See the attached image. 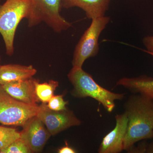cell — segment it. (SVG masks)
Listing matches in <instances>:
<instances>
[{"label":"cell","mask_w":153,"mask_h":153,"mask_svg":"<svg viewBox=\"0 0 153 153\" xmlns=\"http://www.w3.org/2000/svg\"><path fill=\"white\" fill-rule=\"evenodd\" d=\"M123 107L128 120L124 150L128 152L137 142L153 138V100L133 94Z\"/></svg>","instance_id":"cell-1"},{"label":"cell","mask_w":153,"mask_h":153,"mask_svg":"<svg viewBox=\"0 0 153 153\" xmlns=\"http://www.w3.org/2000/svg\"><path fill=\"white\" fill-rule=\"evenodd\" d=\"M34 15L33 0H6L0 5V34L4 42L6 54L14 53V39L18 26L23 19H27L32 27Z\"/></svg>","instance_id":"cell-2"},{"label":"cell","mask_w":153,"mask_h":153,"mask_svg":"<svg viewBox=\"0 0 153 153\" xmlns=\"http://www.w3.org/2000/svg\"><path fill=\"white\" fill-rule=\"evenodd\" d=\"M68 78L73 86L71 95L77 98H93L108 112H112L114 109L115 101L122 100L125 95V93H114L99 85L92 76L82 68L72 67Z\"/></svg>","instance_id":"cell-3"},{"label":"cell","mask_w":153,"mask_h":153,"mask_svg":"<svg viewBox=\"0 0 153 153\" xmlns=\"http://www.w3.org/2000/svg\"><path fill=\"white\" fill-rule=\"evenodd\" d=\"M110 20L109 17L105 16L91 20L90 26L83 33L75 47L72 61L73 67L82 68L85 60L98 54L99 39L102 31L109 23Z\"/></svg>","instance_id":"cell-4"},{"label":"cell","mask_w":153,"mask_h":153,"mask_svg":"<svg viewBox=\"0 0 153 153\" xmlns=\"http://www.w3.org/2000/svg\"><path fill=\"white\" fill-rule=\"evenodd\" d=\"M38 106L17 100L0 85V123L23 127L31 118L36 115Z\"/></svg>","instance_id":"cell-5"},{"label":"cell","mask_w":153,"mask_h":153,"mask_svg":"<svg viewBox=\"0 0 153 153\" xmlns=\"http://www.w3.org/2000/svg\"><path fill=\"white\" fill-rule=\"evenodd\" d=\"M34 6L32 27L44 22L54 32L60 33L71 27L72 24L60 14L61 0H33Z\"/></svg>","instance_id":"cell-6"},{"label":"cell","mask_w":153,"mask_h":153,"mask_svg":"<svg viewBox=\"0 0 153 153\" xmlns=\"http://www.w3.org/2000/svg\"><path fill=\"white\" fill-rule=\"evenodd\" d=\"M36 116L42 121L52 136L81 124V120L71 110L67 108L59 111L52 110L46 103L39 105Z\"/></svg>","instance_id":"cell-7"},{"label":"cell","mask_w":153,"mask_h":153,"mask_svg":"<svg viewBox=\"0 0 153 153\" xmlns=\"http://www.w3.org/2000/svg\"><path fill=\"white\" fill-rule=\"evenodd\" d=\"M23 127L20 132V138L27 145L32 153L42 151L52 136L36 115L29 120Z\"/></svg>","instance_id":"cell-8"},{"label":"cell","mask_w":153,"mask_h":153,"mask_svg":"<svg viewBox=\"0 0 153 153\" xmlns=\"http://www.w3.org/2000/svg\"><path fill=\"white\" fill-rule=\"evenodd\" d=\"M115 118V126L102 139L99 147V153H119L124 150L128 120L124 112L117 114Z\"/></svg>","instance_id":"cell-9"},{"label":"cell","mask_w":153,"mask_h":153,"mask_svg":"<svg viewBox=\"0 0 153 153\" xmlns=\"http://www.w3.org/2000/svg\"><path fill=\"white\" fill-rule=\"evenodd\" d=\"M35 80L32 77L1 85L7 93L17 100L26 104L38 105L37 103L40 101L36 94Z\"/></svg>","instance_id":"cell-10"},{"label":"cell","mask_w":153,"mask_h":153,"mask_svg":"<svg viewBox=\"0 0 153 153\" xmlns=\"http://www.w3.org/2000/svg\"><path fill=\"white\" fill-rule=\"evenodd\" d=\"M63 8L77 7L82 9L88 19L105 16L111 0H61Z\"/></svg>","instance_id":"cell-11"},{"label":"cell","mask_w":153,"mask_h":153,"mask_svg":"<svg viewBox=\"0 0 153 153\" xmlns=\"http://www.w3.org/2000/svg\"><path fill=\"white\" fill-rule=\"evenodd\" d=\"M32 65L10 64L0 66V85L32 78L37 73Z\"/></svg>","instance_id":"cell-12"},{"label":"cell","mask_w":153,"mask_h":153,"mask_svg":"<svg viewBox=\"0 0 153 153\" xmlns=\"http://www.w3.org/2000/svg\"><path fill=\"white\" fill-rule=\"evenodd\" d=\"M153 56V53H148ZM117 85L125 88L133 94H139L153 100V78L145 75L124 77L119 79Z\"/></svg>","instance_id":"cell-13"},{"label":"cell","mask_w":153,"mask_h":153,"mask_svg":"<svg viewBox=\"0 0 153 153\" xmlns=\"http://www.w3.org/2000/svg\"><path fill=\"white\" fill-rule=\"evenodd\" d=\"M35 85L36 95L39 101L42 103H47L54 95L59 82L50 79L48 82L40 83L38 79H35Z\"/></svg>","instance_id":"cell-14"},{"label":"cell","mask_w":153,"mask_h":153,"mask_svg":"<svg viewBox=\"0 0 153 153\" xmlns=\"http://www.w3.org/2000/svg\"><path fill=\"white\" fill-rule=\"evenodd\" d=\"M20 137V132L16 129L0 126V150Z\"/></svg>","instance_id":"cell-15"},{"label":"cell","mask_w":153,"mask_h":153,"mask_svg":"<svg viewBox=\"0 0 153 153\" xmlns=\"http://www.w3.org/2000/svg\"><path fill=\"white\" fill-rule=\"evenodd\" d=\"M32 151L26 143L21 138H19L10 144L0 150V153H30Z\"/></svg>","instance_id":"cell-16"},{"label":"cell","mask_w":153,"mask_h":153,"mask_svg":"<svg viewBox=\"0 0 153 153\" xmlns=\"http://www.w3.org/2000/svg\"><path fill=\"white\" fill-rule=\"evenodd\" d=\"M64 94L54 95L47 103V106L52 110L59 111L67 109L68 101L63 99Z\"/></svg>","instance_id":"cell-17"},{"label":"cell","mask_w":153,"mask_h":153,"mask_svg":"<svg viewBox=\"0 0 153 153\" xmlns=\"http://www.w3.org/2000/svg\"><path fill=\"white\" fill-rule=\"evenodd\" d=\"M148 145V144L146 142H142L137 147L135 146L134 145L128 152L129 153H146Z\"/></svg>","instance_id":"cell-18"},{"label":"cell","mask_w":153,"mask_h":153,"mask_svg":"<svg viewBox=\"0 0 153 153\" xmlns=\"http://www.w3.org/2000/svg\"><path fill=\"white\" fill-rule=\"evenodd\" d=\"M143 43L146 48V50H143L146 53H153V36H146L143 39Z\"/></svg>","instance_id":"cell-19"},{"label":"cell","mask_w":153,"mask_h":153,"mask_svg":"<svg viewBox=\"0 0 153 153\" xmlns=\"http://www.w3.org/2000/svg\"><path fill=\"white\" fill-rule=\"evenodd\" d=\"M66 146L58 149V153H75L76 151L73 148L71 147L68 146L67 142H65Z\"/></svg>","instance_id":"cell-20"},{"label":"cell","mask_w":153,"mask_h":153,"mask_svg":"<svg viewBox=\"0 0 153 153\" xmlns=\"http://www.w3.org/2000/svg\"><path fill=\"white\" fill-rule=\"evenodd\" d=\"M146 153H153V142L148 144L147 148Z\"/></svg>","instance_id":"cell-21"},{"label":"cell","mask_w":153,"mask_h":153,"mask_svg":"<svg viewBox=\"0 0 153 153\" xmlns=\"http://www.w3.org/2000/svg\"><path fill=\"white\" fill-rule=\"evenodd\" d=\"M1 55H0V63H1ZM1 64H0V66H1Z\"/></svg>","instance_id":"cell-22"}]
</instances>
